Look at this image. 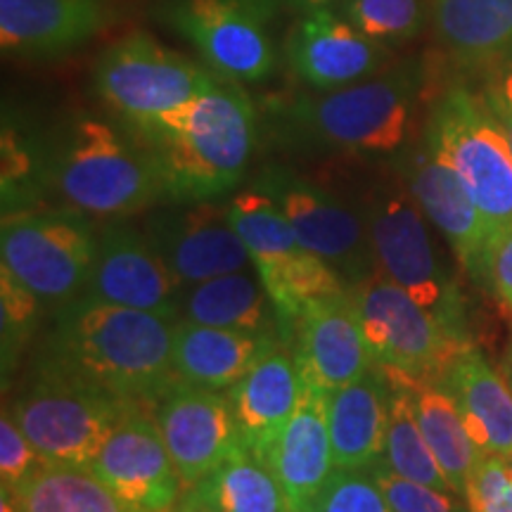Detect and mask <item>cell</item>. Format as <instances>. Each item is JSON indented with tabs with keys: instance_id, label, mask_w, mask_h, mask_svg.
<instances>
[{
	"instance_id": "obj_1",
	"label": "cell",
	"mask_w": 512,
	"mask_h": 512,
	"mask_svg": "<svg viewBox=\"0 0 512 512\" xmlns=\"http://www.w3.org/2000/svg\"><path fill=\"white\" fill-rule=\"evenodd\" d=\"M176 323L162 313L81 297L57 311L41 370L150 408L176 380Z\"/></svg>"
},
{
	"instance_id": "obj_2",
	"label": "cell",
	"mask_w": 512,
	"mask_h": 512,
	"mask_svg": "<svg viewBox=\"0 0 512 512\" xmlns=\"http://www.w3.org/2000/svg\"><path fill=\"white\" fill-rule=\"evenodd\" d=\"M133 133L155 159L166 202L221 200L252 162L256 112L238 81L216 76L188 105Z\"/></svg>"
},
{
	"instance_id": "obj_3",
	"label": "cell",
	"mask_w": 512,
	"mask_h": 512,
	"mask_svg": "<svg viewBox=\"0 0 512 512\" xmlns=\"http://www.w3.org/2000/svg\"><path fill=\"white\" fill-rule=\"evenodd\" d=\"M425 83L420 62H401L337 91L271 105L275 133L292 145L332 155H394L406 145Z\"/></svg>"
},
{
	"instance_id": "obj_4",
	"label": "cell",
	"mask_w": 512,
	"mask_h": 512,
	"mask_svg": "<svg viewBox=\"0 0 512 512\" xmlns=\"http://www.w3.org/2000/svg\"><path fill=\"white\" fill-rule=\"evenodd\" d=\"M43 155V183L64 207L95 219H126L164 202L150 150L98 117H76Z\"/></svg>"
},
{
	"instance_id": "obj_5",
	"label": "cell",
	"mask_w": 512,
	"mask_h": 512,
	"mask_svg": "<svg viewBox=\"0 0 512 512\" xmlns=\"http://www.w3.org/2000/svg\"><path fill=\"white\" fill-rule=\"evenodd\" d=\"M366 223L377 273L406 290L458 342L470 344L465 302L441 266L422 209L399 171L370 183L356 204Z\"/></svg>"
},
{
	"instance_id": "obj_6",
	"label": "cell",
	"mask_w": 512,
	"mask_h": 512,
	"mask_svg": "<svg viewBox=\"0 0 512 512\" xmlns=\"http://www.w3.org/2000/svg\"><path fill=\"white\" fill-rule=\"evenodd\" d=\"M98 252L91 216L74 209L5 211L0 266L46 306L76 302L86 292Z\"/></svg>"
},
{
	"instance_id": "obj_7",
	"label": "cell",
	"mask_w": 512,
	"mask_h": 512,
	"mask_svg": "<svg viewBox=\"0 0 512 512\" xmlns=\"http://www.w3.org/2000/svg\"><path fill=\"white\" fill-rule=\"evenodd\" d=\"M427 140L456 169L491 238L512 228V150L484 98L451 88L434 107Z\"/></svg>"
},
{
	"instance_id": "obj_8",
	"label": "cell",
	"mask_w": 512,
	"mask_h": 512,
	"mask_svg": "<svg viewBox=\"0 0 512 512\" xmlns=\"http://www.w3.org/2000/svg\"><path fill=\"white\" fill-rule=\"evenodd\" d=\"M131 408L136 406L117 396L38 368V377L17 396L10 413L43 463L91 467Z\"/></svg>"
},
{
	"instance_id": "obj_9",
	"label": "cell",
	"mask_w": 512,
	"mask_h": 512,
	"mask_svg": "<svg viewBox=\"0 0 512 512\" xmlns=\"http://www.w3.org/2000/svg\"><path fill=\"white\" fill-rule=\"evenodd\" d=\"M93 79L100 98L133 131L188 105L216 74L150 34H131L98 57Z\"/></svg>"
},
{
	"instance_id": "obj_10",
	"label": "cell",
	"mask_w": 512,
	"mask_h": 512,
	"mask_svg": "<svg viewBox=\"0 0 512 512\" xmlns=\"http://www.w3.org/2000/svg\"><path fill=\"white\" fill-rule=\"evenodd\" d=\"M351 297L373 363L387 373L418 382L437 380L453 354L467 347L448 335L411 294L380 273L351 287Z\"/></svg>"
},
{
	"instance_id": "obj_11",
	"label": "cell",
	"mask_w": 512,
	"mask_h": 512,
	"mask_svg": "<svg viewBox=\"0 0 512 512\" xmlns=\"http://www.w3.org/2000/svg\"><path fill=\"white\" fill-rule=\"evenodd\" d=\"M254 185L266 190L297 235L299 245L323 256L354 287L377 273L368 230L358 209L285 166H266Z\"/></svg>"
},
{
	"instance_id": "obj_12",
	"label": "cell",
	"mask_w": 512,
	"mask_h": 512,
	"mask_svg": "<svg viewBox=\"0 0 512 512\" xmlns=\"http://www.w3.org/2000/svg\"><path fill=\"white\" fill-rule=\"evenodd\" d=\"M164 17L221 79L256 83L275 69L268 15L249 0H166Z\"/></svg>"
},
{
	"instance_id": "obj_13",
	"label": "cell",
	"mask_w": 512,
	"mask_h": 512,
	"mask_svg": "<svg viewBox=\"0 0 512 512\" xmlns=\"http://www.w3.org/2000/svg\"><path fill=\"white\" fill-rule=\"evenodd\" d=\"M145 235L183 290L252 268V256L230 223L228 202H169L150 214Z\"/></svg>"
},
{
	"instance_id": "obj_14",
	"label": "cell",
	"mask_w": 512,
	"mask_h": 512,
	"mask_svg": "<svg viewBox=\"0 0 512 512\" xmlns=\"http://www.w3.org/2000/svg\"><path fill=\"white\" fill-rule=\"evenodd\" d=\"M150 413L162 430L185 489L247 451L226 392H209L174 380L157 396Z\"/></svg>"
},
{
	"instance_id": "obj_15",
	"label": "cell",
	"mask_w": 512,
	"mask_h": 512,
	"mask_svg": "<svg viewBox=\"0 0 512 512\" xmlns=\"http://www.w3.org/2000/svg\"><path fill=\"white\" fill-rule=\"evenodd\" d=\"M91 467L133 512H171L185 494L150 408H131Z\"/></svg>"
},
{
	"instance_id": "obj_16",
	"label": "cell",
	"mask_w": 512,
	"mask_h": 512,
	"mask_svg": "<svg viewBox=\"0 0 512 512\" xmlns=\"http://www.w3.org/2000/svg\"><path fill=\"white\" fill-rule=\"evenodd\" d=\"M83 297L181 318L183 287L155 252L145 230L140 233L117 219L98 230V252Z\"/></svg>"
},
{
	"instance_id": "obj_17",
	"label": "cell",
	"mask_w": 512,
	"mask_h": 512,
	"mask_svg": "<svg viewBox=\"0 0 512 512\" xmlns=\"http://www.w3.org/2000/svg\"><path fill=\"white\" fill-rule=\"evenodd\" d=\"M396 171L411 190L422 214L439 228V233L453 247L460 266L482 283L486 252L494 238L470 190L465 188L463 178L434 150L427 138L422 145L406 150V155L396 164Z\"/></svg>"
},
{
	"instance_id": "obj_18",
	"label": "cell",
	"mask_w": 512,
	"mask_h": 512,
	"mask_svg": "<svg viewBox=\"0 0 512 512\" xmlns=\"http://www.w3.org/2000/svg\"><path fill=\"white\" fill-rule=\"evenodd\" d=\"M290 69L313 91H337L384 69L389 46L332 8L302 12L285 43Z\"/></svg>"
},
{
	"instance_id": "obj_19",
	"label": "cell",
	"mask_w": 512,
	"mask_h": 512,
	"mask_svg": "<svg viewBox=\"0 0 512 512\" xmlns=\"http://www.w3.org/2000/svg\"><path fill=\"white\" fill-rule=\"evenodd\" d=\"M292 351L306 384L335 392L375 366L351 287L309 304L294 323Z\"/></svg>"
},
{
	"instance_id": "obj_20",
	"label": "cell",
	"mask_w": 512,
	"mask_h": 512,
	"mask_svg": "<svg viewBox=\"0 0 512 512\" xmlns=\"http://www.w3.org/2000/svg\"><path fill=\"white\" fill-rule=\"evenodd\" d=\"M287 498L290 512H316L337 470L328 425V394L304 382V396L261 460Z\"/></svg>"
},
{
	"instance_id": "obj_21",
	"label": "cell",
	"mask_w": 512,
	"mask_h": 512,
	"mask_svg": "<svg viewBox=\"0 0 512 512\" xmlns=\"http://www.w3.org/2000/svg\"><path fill=\"white\" fill-rule=\"evenodd\" d=\"M226 396L242 444L256 460H264L304 396L302 370L285 339L256 358L254 366L228 389Z\"/></svg>"
},
{
	"instance_id": "obj_22",
	"label": "cell",
	"mask_w": 512,
	"mask_h": 512,
	"mask_svg": "<svg viewBox=\"0 0 512 512\" xmlns=\"http://www.w3.org/2000/svg\"><path fill=\"white\" fill-rule=\"evenodd\" d=\"M110 22L112 0H0V46L5 55L55 57Z\"/></svg>"
},
{
	"instance_id": "obj_23",
	"label": "cell",
	"mask_w": 512,
	"mask_h": 512,
	"mask_svg": "<svg viewBox=\"0 0 512 512\" xmlns=\"http://www.w3.org/2000/svg\"><path fill=\"white\" fill-rule=\"evenodd\" d=\"M437 382L456 401L484 456L512 458V389L501 370L472 344L453 354Z\"/></svg>"
},
{
	"instance_id": "obj_24",
	"label": "cell",
	"mask_w": 512,
	"mask_h": 512,
	"mask_svg": "<svg viewBox=\"0 0 512 512\" xmlns=\"http://www.w3.org/2000/svg\"><path fill=\"white\" fill-rule=\"evenodd\" d=\"M280 335H259L192 323L178 318L174 335L176 380L209 392H228L256 358L280 342Z\"/></svg>"
},
{
	"instance_id": "obj_25",
	"label": "cell",
	"mask_w": 512,
	"mask_h": 512,
	"mask_svg": "<svg viewBox=\"0 0 512 512\" xmlns=\"http://www.w3.org/2000/svg\"><path fill=\"white\" fill-rule=\"evenodd\" d=\"M389 394L387 375L377 366L328 394L332 456L339 470H370L382 458Z\"/></svg>"
},
{
	"instance_id": "obj_26",
	"label": "cell",
	"mask_w": 512,
	"mask_h": 512,
	"mask_svg": "<svg viewBox=\"0 0 512 512\" xmlns=\"http://www.w3.org/2000/svg\"><path fill=\"white\" fill-rule=\"evenodd\" d=\"M181 318L211 328L280 335V320L271 297L259 273L249 268L185 287Z\"/></svg>"
},
{
	"instance_id": "obj_27",
	"label": "cell",
	"mask_w": 512,
	"mask_h": 512,
	"mask_svg": "<svg viewBox=\"0 0 512 512\" xmlns=\"http://www.w3.org/2000/svg\"><path fill=\"white\" fill-rule=\"evenodd\" d=\"M441 43L465 64H496L512 53V0H432Z\"/></svg>"
},
{
	"instance_id": "obj_28",
	"label": "cell",
	"mask_w": 512,
	"mask_h": 512,
	"mask_svg": "<svg viewBox=\"0 0 512 512\" xmlns=\"http://www.w3.org/2000/svg\"><path fill=\"white\" fill-rule=\"evenodd\" d=\"M411 387L415 415H418L427 446L437 458L451 489L465 498L467 479H470L472 470H475L484 453L479 451L470 432H467L465 420L453 396L437 380H411Z\"/></svg>"
},
{
	"instance_id": "obj_29",
	"label": "cell",
	"mask_w": 512,
	"mask_h": 512,
	"mask_svg": "<svg viewBox=\"0 0 512 512\" xmlns=\"http://www.w3.org/2000/svg\"><path fill=\"white\" fill-rule=\"evenodd\" d=\"M181 501L211 512H290L273 472L242 451L185 489Z\"/></svg>"
},
{
	"instance_id": "obj_30",
	"label": "cell",
	"mask_w": 512,
	"mask_h": 512,
	"mask_svg": "<svg viewBox=\"0 0 512 512\" xmlns=\"http://www.w3.org/2000/svg\"><path fill=\"white\" fill-rule=\"evenodd\" d=\"M12 494L19 512H133L93 467L43 463Z\"/></svg>"
},
{
	"instance_id": "obj_31",
	"label": "cell",
	"mask_w": 512,
	"mask_h": 512,
	"mask_svg": "<svg viewBox=\"0 0 512 512\" xmlns=\"http://www.w3.org/2000/svg\"><path fill=\"white\" fill-rule=\"evenodd\" d=\"M264 283L268 297L275 306L280 320V335L290 344L294 323L302 316L304 309L318 299L332 297L349 290L347 280L332 268L323 256L299 249L285 259L275 261L271 266L254 268Z\"/></svg>"
},
{
	"instance_id": "obj_32",
	"label": "cell",
	"mask_w": 512,
	"mask_h": 512,
	"mask_svg": "<svg viewBox=\"0 0 512 512\" xmlns=\"http://www.w3.org/2000/svg\"><path fill=\"white\" fill-rule=\"evenodd\" d=\"M382 370V368H380ZM389 387V418H387V437H384V451L377 463H382L394 475L413 479V482L434 486L441 491H453L451 484L427 446L425 434L420 430L418 415H415L413 387L411 380L403 375L387 373ZM456 494V491H453Z\"/></svg>"
},
{
	"instance_id": "obj_33",
	"label": "cell",
	"mask_w": 512,
	"mask_h": 512,
	"mask_svg": "<svg viewBox=\"0 0 512 512\" xmlns=\"http://www.w3.org/2000/svg\"><path fill=\"white\" fill-rule=\"evenodd\" d=\"M228 216L233 230L252 256L254 268L271 266L302 249L285 211L259 185L230 197Z\"/></svg>"
},
{
	"instance_id": "obj_34",
	"label": "cell",
	"mask_w": 512,
	"mask_h": 512,
	"mask_svg": "<svg viewBox=\"0 0 512 512\" xmlns=\"http://www.w3.org/2000/svg\"><path fill=\"white\" fill-rule=\"evenodd\" d=\"M337 12L392 48L420 34L427 22V0H339Z\"/></svg>"
},
{
	"instance_id": "obj_35",
	"label": "cell",
	"mask_w": 512,
	"mask_h": 512,
	"mask_svg": "<svg viewBox=\"0 0 512 512\" xmlns=\"http://www.w3.org/2000/svg\"><path fill=\"white\" fill-rule=\"evenodd\" d=\"M46 306L29 287H24L8 268L0 266V320H3V368L8 370L27 344L36 320Z\"/></svg>"
},
{
	"instance_id": "obj_36",
	"label": "cell",
	"mask_w": 512,
	"mask_h": 512,
	"mask_svg": "<svg viewBox=\"0 0 512 512\" xmlns=\"http://www.w3.org/2000/svg\"><path fill=\"white\" fill-rule=\"evenodd\" d=\"M370 475L375 477L394 512H472L470 505L463 503V496L394 475L382 463L370 467Z\"/></svg>"
},
{
	"instance_id": "obj_37",
	"label": "cell",
	"mask_w": 512,
	"mask_h": 512,
	"mask_svg": "<svg viewBox=\"0 0 512 512\" xmlns=\"http://www.w3.org/2000/svg\"><path fill=\"white\" fill-rule=\"evenodd\" d=\"M316 512H394L370 470H337L318 498Z\"/></svg>"
},
{
	"instance_id": "obj_38",
	"label": "cell",
	"mask_w": 512,
	"mask_h": 512,
	"mask_svg": "<svg viewBox=\"0 0 512 512\" xmlns=\"http://www.w3.org/2000/svg\"><path fill=\"white\" fill-rule=\"evenodd\" d=\"M465 501L472 512H512V475L508 460L482 456L470 479Z\"/></svg>"
},
{
	"instance_id": "obj_39",
	"label": "cell",
	"mask_w": 512,
	"mask_h": 512,
	"mask_svg": "<svg viewBox=\"0 0 512 512\" xmlns=\"http://www.w3.org/2000/svg\"><path fill=\"white\" fill-rule=\"evenodd\" d=\"M41 465L43 458L12 418L10 408L5 406L0 415V484L3 489L15 491Z\"/></svg>"
},
{
	"instance_id": "obj_40",
	"label": "cell",
	"mask_w": 512,
	"mask_h": 512,
	"mask_svg": "<svg viewBox=\"0 0 512 512\" xmlns=\"http://www.w3.org/2000/svg\"><path fill=\"white\" fill-rule=\"evenodd\" d=\"M482 283L491 287L503 309L512 316V228L491 242Z\"/></svg>"
},
{
	"instance_id": "obj_41",
	"label": "cell",
	"mask_w": 512,
	"mask_h": 512,
	"mask_svg": "<svg viewBox=\"0 0 512 512\" xmlns=\"http://www.w3.org/2000/svg\"><path fill=\"white\" fill-rule=\"evenodd\" d=\"M486 105L501 121L505 136H508L510 150H512V53L496 64H491V76L486 83L484 93Z\"/></svg>"
},
{
	"instance_id": "obj_42",
	"label": "cell",
	"mask_w": 512,
	"mask_h": 512,
	"mask_svg": "<svg viewBox=\"0 0 512 512\" xmlns=\"http://www.w3.org/2000/svg\"><path fill=\"white\" fill-rule=\"evenodd\" d=\"M283 3L290 5V8L297 12H311L320 8H330V5L339 3V0H283Z\"/></svg>"
},
{
	"instance_id": "obj_43",
	"label": "cell",
	"mask_w": 512,
	"mask_h": 512,
	"mask_svg": "<svg viewBox=\"0 0 512 512\" xmlns=\"http://www.w3.org/2000/svg\"><path fill=\"white\" fill-rule=\"evenodd\" d=\"M0 512H19L17 498L8 489H0Z\"/></svg>"
},
{
	"instance_id": "obj_44",
	"label": "cell",
	"mask_w": 512,
	"mask_h": 512,
	"mask_svg": "<svg viewBox=\"0 0 512 512\" xmlns=\"http://www.w3.org/2000/svg\"><path fill=\"white\" fill-rule=\"evenodd\" d=\"M501 373L505 375V380H508L510 389H512V337H510L508 347H505V356H503V366H501Z\"/></svg>"
},
{
	"instance_id": "obj_45",
	"label": "cell",
	"mask_w": 512,
	"mask_h": 512,
	"mask_svg": "<svg viewBox=\"0 0 512 512\" xmlns=\"http://www.w3.org/2000/svg\"><path fill=\"white\" fill-rule=\"evenodd\" d=\"M171 512H211L207 508H200V505H192V503H185V501H178V505Z\"/></svg>"
},
{
	"instance_id": "obj_46",
	"label": "cell",
	"mask_w": 512,
	"mask_h": 512,
	"mask_svg": "<svg viewBox=\"0 0 512 512\" xmlns=\"http://www.w3.org/2000/svg\"><path fill=\"white\" fill-rule=\"evenodd\" d=\"M249 3H254V5H259L261 10L266 12V15H271V0H249Z\"/></svg>"
},
{
	"instance_id": "obj_47",
	"label": "cell",
	"mask_w": 512,
	"mask_h": 512,
	"mask_svg": "<svg viewBox=\"0 0 512 512\" xmlns=\"http://www.w3.org/2000/svg\"><path fill=\"white\" fill-rule=\"evenodd\" d=\"M508 467H510V475H512V458H508Z\"/></svg>"
}]
</instances>
